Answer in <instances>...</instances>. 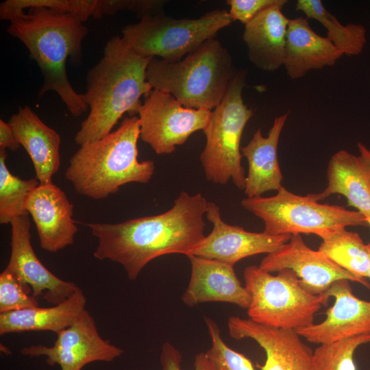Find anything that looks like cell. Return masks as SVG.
Instances as JSON below:
<instances>
[{
  "mask_svg": "<svg viewBox=\"0 0 370 370\" xmlns=\"http://www.w3.org/2000/svg\"><path fill=\"white\" fill-rule=\"evenodd\" d=\"M208 203L201 194L182 191L169 210L153 216L118 223H90L87 226L98 240L93 256L122 266L130 280L162 256H188L204 241V216Z\"/></svg>",
  "mask_w": 370,
  "mask_h": 370,
  "instance_id": "cell-1",
  "label": "cell"
},
{
  "mask_svg": "<svg viewBox=\"0 0 370 370\" xmlns=\"http://www.w3.org/2000/svg\"><path fill=\"white\" fill-rule=\"evenodd\" d=\"M151 58L136 53L122 36L106 42L102 58L87 73L82 95L90 111L75 136L77 145L108 134L125 113L138 114L141 97L153 89L146 77Z\"/></svg>",
  "mask_w": 370,
  "mask_h": 370,
  "instance_id": "cell-2",
  "label": "cell"
},
{
  "mask_svg": "<svg viewBox=\"0 0 370 370\" xmlns=\"http://www.w3.org/2000/svg\"><path fill=\"white\" fill-rule=\"evenodd\" d=\"M7 20V32L26 46L41 70L44 82L38 96L54 91L73 116L86 112L88 107L66 71L69 59L74 64L81 62L82 44L88 32L84 21L73 14L42 6L15 12Z\"/></svg>",
  "mask_w": 370,
  "mask_h": 370,
  "instance_id": "cell-3",
  "label": "cell"
},
{
  "mask_svg": "<svg viewBox=\"0 0 370 370\" xmlns=\"http://www.w3.org/2000/svg\"><path fill=\"white\" fill-rule=\"evenodd\" d=\"M139 138L138 117H125L116 130L80 145L69 160L66 180L77 193L93 199L106 198L129 183H148L155 164L138 160Z\"/></svg>",
  "mask_w": 370,
  "mask_h": 370,
  "instance_id": "cell-4",
  "label": "cell"
},
{
  "mask_svg": "<svg viewBox=\"0 0 370 370\" xmlns=\"http://www.w3.org/2000/svg\"><path fill=\"white\" fill-rule=\"evenodd\" d=\"M237 72L228 50L212 38L177 62L152 58L146 77L153 89L169 93L184 106L212 111Z\"/></svg>",
  "mask_w": 370,
  "mask_h": 370,
  "instance_id": "cell-5",
  "label": "cell"
},
{
  "mask_svg": "<svg viewBox=\"0 0 370 370\" xmlns=\"http://www.w3.org/2000/svg\"><path fill=\"white\" fill-rule=\"evenodd\" d=\"M243 277L250 295L247 315L257 323L297 330L313 324L316 313L327 305L323 295L306 291L291 269L272 275L251 265L245 269Z\"/></svg>",
  "mask_w": 370,
  "mask_h": 370,
  "instance_id": "cell-6",
  "label": "cell"
},
{
  "mask_svg": "<svg viewBox=\"0 0 370 370\" xmlns=\"http://www.w3.org/2000/svg\"><path fill=\"white\" fill-rule=\"evenodd\" d=\"M245 71H238L220 103L212 110L203 130L206 141L200 162L207 180L224 185L230 180L244 190L246 176L241 164V140L253 111L243 102Z\"/></svg>",
  "mask_w": 370,
  "mask_h": 370,
  "instance_id": "cell-7",
  "label": "cell"
},
{
  "mask_svg": "<svg viewBox=\"0 0 370 370\" xmlns=\"http://www.w3.org/2000/svg\"><path fill=\"white\" fill-rule=\"evenodd\" d=\"M241 204L263 221V232L270 235L312 234L321 238L347 226H368L366 217L358 211L321 204L310 194L296 195L284 186L272 197H246Z\"/></svg>",
  "mask_w": 370,
  "mask_h": 370,
  "instance_id": "cell-8",
  "label": "cell"
},
{
  "mask_svg": "<svg viewBox=\"0 0 370 370\" xmlns=\"http://www.w3.org/2000/svg\"><path fill=\"white\" fill-rule=\"evenodd\" d=\"M232 21L225 10H213L197 18H175L159 12L127 25L122 37L139 55L177 62Z\"/></svg>",
  "mask_w": 370,
  "mask_h": 370,
  "instance_id": "cell-9",
  "label": "cell"
},
{
  "mask_svg": "<svg viewBox=\"0 0 370 370\" xmlns=\"http://www.w3.org/2000/svg\"><path fill=\"white\" fill-rule=\"evenodd\" d=\"M211 113L185 107L169 93L152 89L138 111L140 138L157 154L171 153L194 132L206 128Z\"/></svg>",
  "mask_w": 370,
  "mask_h": 370,
  "instance_id": "cell-10",
  "label": "cell"
},
{
  "mask_svg": "<svg viewBox=\"0 0 370 370\" xmlns=\"http://www.w3.org/2000/svg\"><path fill=\"white\" fill-rule=\"evenodd\" d=\"M123 352L100 336L95 319L86 309L69 327L57 334L52 346L38 344L21 349L26 356L45 357L48 365H58L61 370H82L94 362H110Z\"/></svg>",
  "mask_w": 370,
  "mask_h": 370,
  "instance_id": "cell-11",
  "label": "cell"
},
{
  "mask_svg": "<svg viewBox=\"0 0 370 370\" xmlns=\"http://www.w3.org/2000/svg\"><path fill=\"white\" fill-rule=\"evenodd\" d=\"M258 267L269 273L292 270L301 286L312 295H323L334 282L342 279L361 284L358 278L323 253L310 248L300 234H292L286 243L264 257Z\"/></svg>",
  "mask_w": 370,
  "mask_h": 370,
  "instance_id": "cell-12",
  "label": "cell"
},
{
  "mask_svg": "<svg viewBox=\"0 0 370 370\" xmlns=\"http://www.w3.org/2000/svg\"><path fill=\"white\" fill-rule=\"evenodd\" d=\"M206 217L213 225L212 230L190 255L232 266L245 258L271 254L286 243L291 236L248 232L241 227L229 225L221 219L219 208L213 202L208 203Z\"/></svg>",
  "mask_w": 370,
  "mask_h": 370,
  "instance_id": "cell-13",
  "label": "cell"
},
{
  "mask_svg": "<svg viewBox=\"0 0 370 370\" xmlns=\"http://www.w3.org/2000/svg\"><path fill=\"white\" fill-rule=\"evenodd\" d=\"M10 224L11 254L5 269L30 287L33 297L42 296L56 305L79 288L75 283L56 276L37 257L31 242L28 214L16 217Z\"/></svg>",
  "mask_w": 370,
  "mask_h": 370,
  "instance_id": "cell-14",
  "label": "cell"
},
{
  "mask_svg": "<svg viewBox=\"0 0 370 370\" xmlns=\"http://www.w3.org/2000/svg\"><path fill=\"white\" fill-rule=\"evenodd\" d=\"M230 335L234 339L250 338L265 352L266 360L260 370H314L313 351L295 330L270 327L250 319L230 317L227 320Z\"/></svg>",
  "mask_w": 370,
  "mask_h": 370,
  "instance_id": "cell-15",
  "label": "cell"
},
{
  "mask_svg": "<svg viewBox=\"0 0 370 370\" xmlns=\"http://www.w3.org/2000/svg\"><path fill=\"white\" fill-rule=\"evenodd\" d=\"M323 295L334 303L323 321L296 330L301 338L321 345L370 334V301L355 296L348 280L336 281Z\"/></svg>",
  "mask_w": 370,
  "mask_h": 370,
  "instance_id": "cell-16",
  "label": "cell"
},
{
  "mask_svg": "<svg viewBox=\"0 0 370 370\" xmlns=\"http://www.w3.org/2000/svg\"><path fill=\"white\" fill-rule=\"evenodd\" d=\"M24 209L35 223L42 249L55 253L73 244L78 230L73 206L60 187L40 184L27 196Z\"/></svg>",
  "mask_w": 370,
  "mask_h": 370,
  "instance_id": "cell-17",
  "label": "cell"
},
{
  "mask_svg": "<svg viewBox=\"0 0 370 370\" xmlns=\"http://www.w3.org/2000/svg\"><path fill=\"white\" fill-rule=\"evenodd\" d=\"M191 266L182 301L188 307L206 302H225L249 307L250 295L236 276L234 267L215 260L187 256Z\"/></svg>",
  "mask_w": 370,
  "mask_h": 370,
  "instance_id": "cell-18",
  "label": "cell"
},
{
  "mask_svg": "<svg viewBox=\"0 0 370 370\" xmlns=\"http://www.w3.org/2000/svg\"><path fill=\"white\" fill-rule=\"evenodd\" d=\"M286 0H278L245 25L243 38L249 61L264 71H274L284 65L289 18L282 12Z\"/></svg>",
  "mask_w": 370,
  "mask_h": 370,
  "instance_id": "cell-19",
  "label": "cell"
},
{
  "mask_svg": "<svg viewBox=\"0 0 370 370\" xmlns=\"http://www.w3.org/2000/svg\"><path fill=\"white\" fill-rule=\"evenodd\" d=\"M21 145L33 163L40 184L52 183L60 164V136L27 106H20L9 122Z\"/></svg>",
  "mask_w": 370,
  "mask_h": 370,
  "instance_id": "cell-20",
  "label": "cell"
},
{
  "mask_svg": "<svg viewBox=\"0 0 370 370\" xmlns=\"http://www.w3.org/2000/svg\"><path fill=\"white\" fill-rule=\"evenodd\" d=\"M359 153L356 156L345 150L336 152L328 162L326 188L310 195L319 202L333 194L343 195L349 206L370 219V161Z\"/></svg>",
  "mask_w": 370,
  "mask_h": 370,
  "instance_id": "cell-21",
  "label": "cell"
},
{
  "mask_svg": "<svg viewBox=\"0 0 370 370\" xmlns=\"http://www.w3.org/2000/svg\"><path fill=\"white\" fill-rule=\"evenodd\" d=\"M343 54L325 36L310 27L308 18H289L284 66L292 79L304 77L311 70L335 64Z\"/></svg>",
  "mask_w": 370,
  "mask_h": 370,
  "instance_id": "cell-22",
  "label": "cell"
},
{
  "mask_svg": "<svg viewBox=\"0 0 370 370\" xmlns=\"http://www.w3.org/2000/svg\"><path fill=\"white\" fill-rule=\"evenodd\" d=\"M288 115L286 113L275 118L267 137L258 129L248 144L241 147L242 155L248 162L244 189L247 197H259L265 192L278 191L282 187L278 147Z\"/></svg>",
  "mask_w": 370,
  "mask_h": 370,
  "instance_id": "cell-23",
  "label": "cell"
},
{
  "mask_svg": "<svg viewBox=\"0 0 370 370\" xmlns=\"http://www.w3.org/2000/svg\"><path fill=\"white\" fill-rule=\"evenodd\" d=\"M86 298L79 288L62 302L51 307H36L0 313V335L32 331L56 334L69 327L86 309Z\"/></svg>",
  "mask_w": 370,
  "mask_h": 370,
  "instance_id": "cell-24",
  "label": "cell"
},
{
  "mask_svg": "<svg viewBox=\"0 0 370 370\" xmlns=\"http://www.w3.org/2000/svg\"><path fill=\"white\" fill-rule=\"evenodd\" d=\"M321 238L318 250L370 289L366 279L370 268V254L360 235L343 227L329 231Z\"/></svg>",
  "mask_w": 370,
  "mask_h": 370,
  "instance_id": "cell-25",
  "label": "cell"
},
{
  "mask_svg": "<svg viewBox=\"0 0 370 370\" xmlns=\"http://www.w3.org/2000/svg\"><path fill=\"white\" fill-rule=\"evenodd\" d=\"M295 8L308 19L319 22L327 29L326 37L343 55L354 56L362 53L367 42V30L362 25H343L320 0H298Z\"/></svg>",
  "mask_w": 370,
  "mask_h": 370,
  "instance_id": "cell-26",
  "label": "cell"
},
{
  "mask_svg": "<svg viewBox=\"0 0 370 370\" xmlns=\"http://www.w3.org/2000/svg\"><path fill=\"white\" fill-rule=\"evenodd\" d=\"M6 149H0L1 224L11 223L16 217L28 214L24 209L25 200L40 184L36 178L22 180L12 175L6 165Z\"/></svg>",
  "mask_w": 370,
  "mask_h": 370,
  "instance_id": "cell-27",
  "label": "cell"
},
{
  "mask_svg": "<svg viewBox=\"0 0 370 370\" xmlns=\"http://www.w3.org/2000/svg\"><path fill=\"white\" fill-rule=\"evenodd\" d=\"M369 343L370 334H367L319 345L313 351L314 370H356L354 352Z\"/></svg>",
  "mask_w": 370,
  "mask_h": 370,
  "instance_id": "cell-28",
  "label": "cell"
},
{
  "mask_svg": "<svg viewBox=\"0 0 370 370\" xmlns=\"http://www.w3.org/2000/svg\"><path fill=\"white\" fill-rule=\"evenodd\" d=\"M33 6H42L73 14L84 22L90 17H101L100 0H7L0 4V18L25 11Z\"/></svg>",
  "mask_w": 370,
  "mask_h": 370,
  "instance_id": "cell-29",
  "label": "cell"
},
{
  "mask_svg": "<svg viewBox=\"0 0 370 370\" xmlns=\"http://www.w3.org/2000/svg\"><path fill=\"white\" fill-rule=\"evenodd\" d=\"M204 319L211 341V346L206 353L215 370H255L248 358L225 343L218 324L209 317Z\"/></svg>",
  "mask_w": 370,
  "mask_h": 370,
  "instance_id": "cell-30",
  "label": "cell"
},
{
  "mask_svg": "<svg viewBox=\"0 0 370 370\" xmlns=\"http://www.w3.org/2000/svg\"><path fill=\"white\" fill-rule=\"evenodd\" d=\"M38 307L30 287L5 269L0 274V313Z\"/></svg>",
  "mask_w": 370,
  "mask_h": 370,
  "instance_id": "cell-31",
  "label": "cell"
},
{
  "mask_svg": "<svg viewBox=\"0 0 370 370\" xmlns=\"http://www.w3.org/2000/svg\"><path fill=\"white\" fill-rule=\"evenodd\" d=\"M164 1L160 0H101L102 15H111L120 11H130L140 18L145 15L162 12Z\"/></svg>",
  "mask_w": 370,
  "mask_h": 370,
  "instance_id": "cell-32",
  "label": "cell"
},
{
  "mask_svg": "<svg viewBox=\"0 0 370 370\" xmlns=\"http://www.w3.org/2000/svg\"><path fill=\"white\" fill-rule=\"evenodd\" d=\"M182 355L180 351L169 342L162 345L160 363L162 370H182ZM194 370H215L214 366L206 352L197 354L194 360Z\"/></svg>",
  "mask_w": 370,
  "mask_h": 370,
  "instance_id": "cell-33",
  "label": "cell"
},
{
  "mask_svg": "<svg viewBox=\"0 0 370 370\" xmlns=\"http://www.w3.org/2000/svg\"><path fill=\"white\" fill-rule=\"evenodd\" d=\"M278 0H227L229 14L232 21H239L246 25L258 14L275 4Z\"/></svg>",
  "mask_w": 370,
  "mask_h": 370,
  "instance_id": "cell-34",
  "label": "cell"
},
{
  "mask_svg": "<svg viewBox=\"0 0 370 370\" xmlns=\"http://www.w3.org/2000/svg\"><path fill=\"white\" fill-rule=\"evenodd\" d=\"M20 146L10 123L0 119V149L15 151Z\"/></svg>",
  "mask_w": 370,
  "mask_h": 370,
  "instance_id": "cell-35",
  "label": "cell"
},
{
  "mask_svg": "<svg viewBox=\"0 0 370 370\" xmlns=\"http://www.w3.org/2000/svg\"><path fill=\"white\" fill-rule=\"evenodd\" d=\"M357 145H358L359 152H361L364 155H365L366 157L370 161V150L365 145H364L362 143H358Z\"/></svg>",
  "mask_w": 370,
  "mask_h": 370,
  "instance_id": "cell-36",
  "label": "cell"
},
{
  "mask_svg": "<svg viewBox=\"0 0 370 370\" xmlns=\"http://www.w3.org/2000/svg\"><path fill=\"white\" fill-rule=\"evenodd\" d=\"M1 350L3 351V353L8 354L9 349L8 348H5L4 345L1 344Z\"/></svg>",
  "mask_w": 370,
  "mask_h": 370,
  "instance_id": "cell-37",
  "label": "cell"
},
{
  "mask_svg": "<svg viewBox=\"0 0 370 370\" xmlns=\"http://www.w3.org/2000/svg\"><path fill=\"white\" fill-rule=\"evenodd\" d=\"M367 247H368V249H369V254H370V243L367 244ZM368 278H370V268H369V273H368Z\"/></svg>",
  "mask_w": 370,
  "mask_h": 370,
  "instance_id": "cell-38",
  "label": "cell"
},
{
  "mask_svg": "<svg viewBox=\"0 0 370 370\" xmlns=\"http://www.w3.org/2000/svg\"><path fill=\"white\" fill-rule=\"evenodd\" d=\"M367 223H368V227L370 228V219H367Z\"/></svg>",
  "mask_w": 370,
  "mask_h": 370,
  "instance_id": "cell-39",
  "label": "cell"
}]
</instances>
